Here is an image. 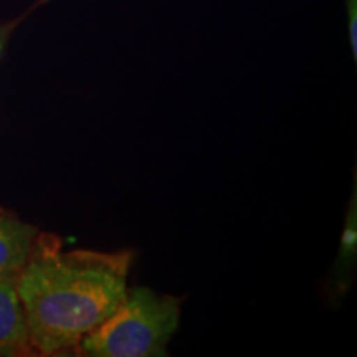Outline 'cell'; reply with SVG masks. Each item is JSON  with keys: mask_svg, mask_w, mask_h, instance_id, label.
I'll use <instances>...</instances> for the list:
<instances>
[{"mask_svg": "<svg viewBox=\"0 0 357 357\" xmlns=\"http://www.w3.org/2000/svg\"><path fill=\"white\" fill-rule=\"evenodd\" d=\"M347 8V30H349V43L352 56L357 60V0H346Z\"/></svg>", "mask_w": 357, "mask_h": 357, "instance_id": "5b68a950", "label": "cell"}, {"mask_svg": "<svg viewBox=\"0 0 357 357\" xmlns=\"http://www.w3.org/2000/svg\"><path fill=\"white\" fill-rule=\"evenodd\" d=\"M13 25H15V24H8V25L0 26V55H2V53H3V48H6L8 37H10V33H12V30H13Z\"/></svg>", "mask_w": 357, "mask_h": 357, "instance_id": "8992f818", "label": "cell"}, {"mask_svg": "<svg viewBox=\"0 0 357 357\" xmlns=\"http://www.w3.org/2000/svg\"><path fill=\"white\" fill-rule=\"evenodd\" d=\"M33 352L17 275H0V356Z\"/></svg>", "mask_w": 357, "mask_h": 357, "instance_id": "3957f363", "label": "cell"}, {"mask_svg": "<svg viewBox=\"0 0 357 357\" xmlns=\"http://www.w3.org/2000/svg\"><path fill=\"white\" fill-rule=\"evenodd\" d=\"M181 323V301L147 287L128 288L126 298L105 323L83 339L88 357H164Z\"/></svg>", "mask_w": 357, "mask_h": 357, "instance_id": "7a4b0ae2", "label": "cell"}, {"mask_svg": "<svg viewBox=\"0 0 357 357\" xmlns=\"http://www.w3.org/2000/svg\"><path fill=\"white\" fill-rule=\"evenodd\" d=\"M35 242V227L8 213H0V275H19L32 255Z\"/></svg>", "mask_w": 357, "mask_h": 357, "instance_id": "277c9868", "label": "cell"}, {"mask_svg": "<svg viewBox=\"0 0 357 357\" xmlns=\"http://www.w3.org/2000/svg\"><path fill=\"white\" fill-rule=\"evenodd\" d=\"M132 260L131 250L63 253L55 243L35 242L17 275L33 352L78 354L83 339L126 298Z\"/></svg>", "mask_w": 357, "mask_h": 357, "instance_id": "6da1fadb", "label": "cell"}]
</instances>
